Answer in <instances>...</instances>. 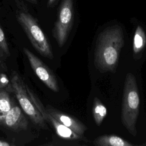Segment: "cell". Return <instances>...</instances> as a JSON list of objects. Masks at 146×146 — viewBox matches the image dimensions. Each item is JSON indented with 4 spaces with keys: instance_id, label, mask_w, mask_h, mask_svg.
<instances>
[{
    "instance_id": "cell-1",
    "label": "cell",
    "mask_w": 146,
    "mask_h": 146,
    "mask_svg": "<svg viewBox=\"0 0 146 146\" xmlns=\"http://www.w3.org/2000/svg\"><path fill=\"white\" fill-rule=\"evenodd\" d=\"M123 45V31L120 26L115 25L105 29L99 35L96 43V67L101 72L115 70Z\"/></svg>"
},
{
    "instance_id": "cell-11",
    "label": "cell",
    "mask_w": 146,
    "mask_h": 146,
    "mask_svg": "<svg viewBox=\"0 0 146 146\" xmlns=\"http://www.w3.org/2000/svg\"><path fill=\"white\" fill-rule=\"evenodd\" d=\"M146 44V35L142 27L138 25L136 29L133 42V54L136 55L141 52Z\"/></svg>"
},
{
    "instance_id": "cell-9",
    "label": "cell",
    "mask_w": 146,
    "mask_h": 146,
    "mask_svg": "<svg viewBox=\"0 0 146 146\" xmlns=\"http://www.w3.org/2000/svg\"><path fill=\"white\" fill-rule=\"evenodd\" d=\"M46 121L52 125L56 134L63 139L70 140H84L86 139L83 136L78 135L71 129L56 120L48 113L47 115Z\"/></svg>"
},
{
    "instance_id": "cell-8",
    "label": "cell",
    "mask_w": 146,
    "mask_h": 146,
    "mask_svg": "<svg viewBox=\"0 0 146 146\" xmlns=\"http://www.w3.org/2000/svg\"><path fill=\"white\" fill-rule=\"evenodd\" d=\"M0 123L7 128L14 131L26 129L28 126L27 120L22 111L18 106H12Z\"/></svg>"
},
{
    "instance_id": "cell-13",
    "label": "cell",
    "mask_w": 146,
    "mask_h": 146,
    "mask_svg": "<svg viewBox=\"0 0 146 146\" xmlns=\"http://www.w3.org/2000/svg\"><path fill=\"white\" fill-rule=\"evenodd\" d=\"M12 107L10 96L7 90L0 89V121Z\"/></svg>"
},
{
    "instance_id": "cell-6",
    "label": "cell",
    "mask_w": 146,
    "mask_h": 146,
    "mask_svg": "<svg viewBox=\"0 0 146 146\" xmlns=\"http://www.w3.org/2000/svg\"><path fill=\"white\" fill-rule=\"evenodd\" d=\"M23 51L31 68L39 79L54 92H58L59 88L58 81L52 71L29 49L23 48Z\"/></svg>"
},
{
    "instance_id": "cell-14",
    "label": "cell",
    "mask_w": 146,
    "mask_h": 146,
    "mask_svg": "<svg viewBox=\"0 0 146 146\" xmlns=\"http://www.w3.org/2000/svg\"><path fill=\"white\" fill-rule=\"evenodd\" d=\"M10 55V50L5 34L0 25V60H6Z\"/></svg>"
},
{
    "instance_id": "cell-16",
    "label": "cell",
    "mask_w": 146,
    "mask_h": 146,
    "mask_svg": "<svg viewBox=\"0 0 146 146\" xmlns=\"http://www.w3.org/2000/svg\"><path fill=\"white\" fill-rule=\"evenodd\" d=\"M30 2H33V1H34V2H35V0H29ZM55 0H48V1H49V2L50 3H53V2Z\"/></svg>"
},
{
    "instance_id": "cell-10",
    "label": "cell",
    "mask_w": 146,
    "mask_h": 146,
    "mask_svg": "<svg viewBox=\"0 0 146 146\" xmlns=\"http://www.w3.org/2000/svg\"><path fill=\"white\" fill-rule=\"evenodd\" d=\"M94 144L97 146H133V144L115 135H104L96 137Z\"/></svg>"
},
{
    "instance_id": "cell-7",
    "label": "cell",
    "mask_w": 146,
    "mask_h": 146,
    "mask_svg": "<svg viewBox=\"0 0 146 146\" xmlns=\"http://www.w3.org/2000/svg\"><path fill=\"white\" fill-rule=\"evenodd\" d=\"M46 110L50 115L56 120L71 129L80 136H83L87 128L86 125L77 118L61 112L50 105H47Z\"/></svg>"
},
{
    "instance_id": "cell-12",
    "label": "cell",
    "mask_w": 146,
    "mask_h": 146,
    "mask_svg": "<svg viewBox=\"0 0 146 146\" xmlns=\"http://www.w3.org/2000/svg\"><path fill=\"white\" fill-rule=\"evenodd\" d=\"M107 110L100 100L95 97L94 99L92 106V116L94 120L98 126L102 123L104 117L107 115Z\"/></svg>"
},
{
    "instance_id": "cell-3",
    "label": "cell",
    "mask_w": 146,
    "mask_h": 146,
    "mask_svg": "<svg viewBox=\"0 0 146 146\" xmlns=\"http://www.w3.org/2000/svg\"><path fill=\"white\" fill-rule=\"evenodd\" d=\"M139 108L140 97L136 79L132 73H128L124 85L121 120L124 127L133 136L137 135L136 124Z\"/></svg>"
},
{
    "instance_id": "cell-2",
    "label": "cell",
    "mask_w": 146,
    "mask_h": 146,
    "mask_svg": "<svg viewBox=\"0 0 146 146\" xmlns=\"http://www.w3.org/2000/svg\"><path fill=\"white\" fill-rule=\"evenodd\" d=\"M10 82L13 91L24 112L35 125L47 129L46 123L47 112L40 100L16 71L12 72Z\"/></svg>"
},
{
    "instance_id": "cell-17",
    "label": "cell",
    "mask_w": 146,
    "mask_h": 146,
    "mask_svg": "<svg viewBox=\"0 0 146 146\" xmlns=\"http://www.w3.org/2000/svg\"><path fill=\"white\" fill-rule=\"evenodd\" d=\"M0 75H1V74H0Z\"/></svg>"
},
{
    "instance_id": "cell-5",
    "label": "cell",
    "mask_w": 146,
    "mask_h": 146,
    "mask_svg": "<svg viewBox=\"0 0 146 146\" xmlns=\"http://www.w3.org/2000/svg\"><path fill=\"white\" fill-rule=\"evenodd\" d=\"M73 11V0H63L52 30L53 36L60 47L63 46L66 42L72 29Z\"/></svg>"
},
{
    "instance_id": "cell-15",
    "label": "cell",
    "mask_w": 146,
    "mask_h": 146,
    "mask_svg": "<svg viewBox=\"0 0 146 146\" xmlns=\"http://www.w3.org/2000/svg\"><path fill=\"white\" fill-rule=\"evenodd\" d=\"M10 145H13V144H10V143H9L6 140H0V146H10Z\"/></svg>"
},
{
    "instance_id": "cell-4",
    "label": "cell",
    "mask_w": 146,
    "mask_h": 146,
    "mask_svg": "<svg viewBox=\"0 0 146 146\" xmlns=\"http://www.w3.org/2000/svg\"><path fill=\"white\" fill-rule=\"evenodd\" d=\"M16 18L34 48L43 56L52 59L51 45L33 16L26 11L19 10L16 14Z\"/></svg>"
}]
</instances>
